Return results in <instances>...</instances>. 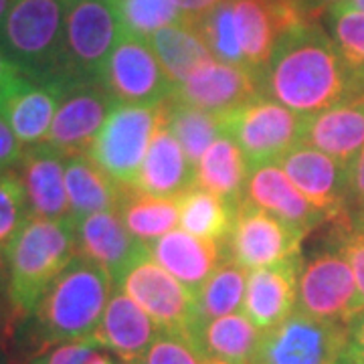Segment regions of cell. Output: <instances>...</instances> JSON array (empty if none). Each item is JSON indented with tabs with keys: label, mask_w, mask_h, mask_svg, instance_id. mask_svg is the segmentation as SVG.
Here are the masks:
<instances>
[{
	"label": "cell",
	"mask_w": 364,
	"mask_h": 364,
	"mask_svg": "<svg viewBox=\"0 0 364 364\" xmlns=\"http://www.w3.org/2000/svg\"><path fill=\"white\" fill-rule=\"evenodd\" d=\"M63 83L16 73L0 91V116L25 148L45 142L61 102Z\"/></svg>",
	"instance_id": "cell-15"
},
{
	"label": "cell",
	"mask_w": 364,
	"mask_h": 364,
	"mask_svg": "<svg viewBox=\"0 0 364 364\" xmlns=\"http://www.w3.org/2000/svg\"><path fill=\"white\" fill-rule=\"evenodd\" d=\"M150 47L156 53L160 65L164 67L172 85H181L200 65L213 59L207 43L191 23H178L160 28L150 39Z\"/></svg>",
	"instance_id": "cell-28"
},
{
	"label": "cell",
	"mask_w": 364,
	"mask_h": 364,
	"mask_svg": "<svg viewBox=\"0 0 364 364\" xmlns=\"http://www.w3.org/2000/svg\"><path fill=\"white\" fill-rule=\"evenodd\" d=\"M338 227L340 233L334 241V247L338 249L344 255V259L348 261L364 306V223L356 225V227L350 223L338 225Z\"/></svg>",
	"instance_id": "cell-40"
},
{
	"label": "cell",
	"mask_w": 364,
	"mask_h": 364,
	"mask_svg": "<svg viewBox=\"0 0 364 364\" xmlns=\"http://www.w3.org/2000/svg\"><path fill=\"white\" fill-rule=\"evenodd\" d=\"M122 33L150 39L160 28L184 23L174 0H112Z\"/></svg>",
	"instance_id": "cell-35"
},
{
	"label": "cell",
	"mask_w": 364,
	"mask_h": 364,
	"mask_svg": "<svg viewBox=\"0 0 364 364\" xmlns=\"http://www.w3.org/2000/svg\"><path fill=\"white\" fill-rule=\"evenodd\" d=\"M193 184H195V166L191 164L182 146L166 128L164 104H162V116L154 132V138L146 152L142 168L132 186L160 198H178Z\"/></svg>",
	"instance_id": "cell-23"
},
{
	"label": "cell",
	"mask_w": 364,
	"mask_h": 364,
	"mask_svg": "<svg viewBox=\"0 0 364 364\" xmlns=\"http://www.w3.org/2000/svg\"><path fill=\"white\" fill-rule=\"evenodd\" d=\"M346 336L348 324L296 312L273 330L263 332L251 364H338Z\"/></svg>",
	"instance_id": "cell-10"
},
{
	"label": "cell",
	"mask_w": 364,
	"mask_h": 364,
	"mask_svg": "<svg viewBox=\"0 0 364 364\" xmlns=\"http://www.w3.org/2000/svg\"><path fill=\"white\" fill-rule=\"evenodd\" d=\"M340 360L344 364H364V312L348 322L346 348Z\"/></svg>",
	"instance_id": "cell-43"
},
{
	"label": "cell",
	"mask_w": 364,
	"mask_h": 364,
	"mask_svg": "<svg viewBox=\"0 0 364 364\" xmlns=\"http://www.w3.org/2000/svg\"><path fill=\"white\" fill-rule=\"evenodd\" d=\"M11 4H13V0H0V21L6 16L9 9H11Z\"/></svg>",
	"instance_id": "cell-49"
},
{
	"label": "cell",
	"mask_w": 364,
	"mask_h": 364,
	"mask_svg": "<svg viewBox=\"0 0 364 364\" xmlns=\"http://www.w3.org/2000/svg\"><path fill=\"white\" fill-rule=\"evenodd\" d=\"M119 37L122 25L112 0H67L59 83L100 81Z\"/></svg>",
	"instance_id": "cell-5"
},
{
	"label": "cell",
	"mask_w": 364,
	"mask_h": 364,
	"mask_svg": "<svg viewBox=\"0 0 364 364\" xmlns=\"http://www.w3.org/2000/svg\"><path fill=\"white\" fill-rule=\"evenodd\" d=\"M178 225L182 231L225 243L233 229L237 207L205 188L191 186L178 198Z\"/></svg>",
	"instance_id": "cell-30"
},
{
	"label": "cell",
	"mask_w": 364,
	"mask_h": 364,
	"mask_svg": "<svg viewBox=\"0 0 364 364\" xmlns=\"http://www.w3.org/2000/svg\"><path fill=\"white\" fill-rule=\"evenodd\" d=\"M23 182L31 217L67 221L71 217L65 186V156L47 142L25 148L14 168Z\"/></svg>",
	"instance_id": "cell-18"
},
{
	"label": "cell",
	"mask_w": 364,
	"mask_h": 364,
	"mask_svg": "<svg viewBox=\"0 0 364 364\" xmlns=\"http://www.w3.org/2000/svg\"><path fill=\"white\" fill-rule=\"evenodd\" d=\"M162 116L160 105L116 104L95 136L90 158L119 184L132 186Z\"/></svg>",
	"instance_id": "cell-7"
},
{
	"label": "cell",
	"mask_w": 364,
	"mask_h": 364,
	"mask_svg": "<svg viewBox=\"0 0 364 364\" xmlns=\"http://www.w3.org/2000/svg\"><path fill=\"white\" fill-rule=\"evenodd\" d=\"M16 316L11 301V282H9V261L6 253L0 249V338L13 340Z\"/></svg>",
	"instance_id": "cell-41"
},
{
	"label": "cell",
	"mask_w": 364,
	"mask_h": 364,
	"mask_svg": "<svg viewBox=\"0 0 364 364\" xmlns=\"http://www.w3.org/2000/svg\"><path fill=\"white\" fill-rule=\"evenodd\" d=\"M299 272V257L249 272L243 314L261 332H269L298 312Z\"/></svg>",
	"instance_id": "cell-19"
},
{
	"label": "cell",
	"mask_w": 364,
	"mask_h": 364,
	"mask_svg": "<svg viewBox=\"0 0 364 364\" xmlns=\"http://www.w3.org/2000/svg\"><path fill=\"white\" fill-rule=\"evenodd\" d=\"M164 122L193 166H196L210 144L223 136L221 116L181 104L172 97L164 102Z\"/></svg>",
	"instance_id": "cell-33"
},
{
	"label": "cell",
	"mask_w": 364,
	"mask_h": 364,
	"mask_svg": "<svg viewBox=\"0 0 364 364\" xmlns=\"http://www.w3.org/2000/svg\"><path fill=\"white\" fill-rule=\"evenodd\" d=\"M249 172L251 166L239 144L231 136L223 134L196 162L195 186L205 188L239 207L243 200Z\"/></svg>",
	"instance_id": "cell-27"
},
{
	"label": "cell",
	"mask_w": 364,
	"mask_h": 364,
	"mask_svg": "<svg viewBox=\"0 0 364 364\" xmlns=\"http://www.w3.org/2000/svg\"><path fill=\"white\" fill-rule=\"evenodd\" d=\"M116 287L152 318L160 332L186 334L195 318V296L164 267H160L150 251L132 263Z\"/></svg>",
	"instance_id": "cell-12"
},
{
	"label": "cell",
	"mask_w": 364,
	"mask_h": 364,
	"mask_svg": "<svg viewBox=\"0 0 364 364\" xmlns=\"http://www.w3.org/2000/svg\"><path fill=\"white\" fill-rule=\"evenodd\" d=\"M338 364H344V363H342V360H340V363Z\"/></svg>",
	"instance_id": "cell-54"
},
{
	"label": "cell",
	"mask_w": 364,
	"mask_h": 364,
	"mask_svg": "<svg viewBox=\"0 0 364 364\" xmlns=\"http://www.w3.org/2000/svg\"><path fill=\"white\" fill-rule=\"evenodd\" d=\"M348 195L356 205L364 207V148L348 164Z\"/></svg>",
	"instance_id": "cell-44"
},
{
	"label": "cell",
	"mask_w": 364,
	"mask_h": 364,
	"mask_svg": "<svg viewBox=\"0 0 364 364\" xmlns=\"http://www.w3.org/2000/svg\"><path fill=\"white\" fill-rule=\"evenodd\" d=\"M31 219L23 182L14 170L0 172V249L6 251L21 231V227Z\"/></svg>",
	"instance_id": "cell-37"
},
{
	"label": "cell",
	"mask_w": 364,
	"mask_h": 364,
	"mask_svg": "<svg viewBox=\"0 0 364 364\" xmlns=\"http://www.w3.org/2000/svg\"><path fill=\"white\" fill-rule=\"evenodd\" d=\"M112 291V277L75 255L39 306L16 324L11 340L13 350L31 360L61 344L93 340Z\"/></svg>",
	"instance_id": "cell-2"
},
{
	"label": "cell",
	"mask_w": 364,
	"mask_h": 364,
	"mask_svg": "<svg viewBox=\"0 0 364 364\" xmlns=\"http://www.w3.org/2000/svg\"><path fill=\"white\" fill-rule=\"evenodd\" d=\"M158 334L160 330L152 318L119 287H114L93 342L114 352L119 360H142Z\"/></svg>",
	"instance_id": "cell-22"
},
{
	"label": "cell",
	"mask_w": 364,
	"mask_h": 364,
	"mask_svg": "<svg viewBox=\"0 0 364 364\" xmlns=\"http://www.w3.org/2000/svg\"><path fill=\"white\" fill-rule=\"evenodd\" d=\"M23 154H25V146L16 140L6 119L0 116V172L16 168Z\"/></svg>",
	"instance_id": "cell-42"
},
{
	"label": "cell",
	"mask_w": 364,
	"mask_h": 364,
	"mask_svg": "<svg viewBox=\"0 0 364 364\" xmlns=\"http://www.w3.org/2000/svg\"><path fill=\"white\" fill-rule=\"evenodd\" d=\"M65 186L73 221L104 210H117L124 191L90 154L65 158Z\"/></svg>",
	"instance_id": "cell-26"
},
{
	"label": "cell",
	"mask_w": 364,
	"mask_h": 364,
	"mask_svg": "<svg viewBox=\"0 0 364 364\" xmlns=\"http://www.w3.org/2000/svg\"><path fill=\"white\" fill-rule=\"evenodd\" d=\"M247 275V269L239 267L235 261H223L195 296L193 322H203V320H213V318H223L229 314L243 312Z\"/></svg>",
	"instance_id": "cell-32"
},
{
	"label": "cell",
	"mask_w": 364,
	"mask_h": 364,
	"mask_svg": "<svg viewBox=\"0 0 364 364\" xmlns=\"http://www.w3.org/2000/svg\"><path fill=\"white\" fill-rule=\"evenodd\" d=\"M11 342L4 338H0V364H13V354L9 350Z\"/></svg>",
	"instance_id": "cell-48"
},
{
	"label": "cell",
	"mask_w": 364,
	"mask_h": 364,
	"mask_svg": "<svg viewBox=\"0 0 364 364\" xmlns=\"http://www.w3.org/2000/svg\"><path fill=\"white\" fill-rule=\"evenodd\" d=\"M330 18L332 41L358 85L364 87V13L330 9Z\"/></svg>",
	"instance_id": "cell-36"
},
{
	"label": "cell",
	"mask_w": 364,
	"mask_h": 364,
	"mask_svg": "<svg viewBox=\"0 0 364 364\" xmlns=\"http://www.w3.org/2000/svg\"><path fill=\"white\" fill-rule=\"evenodd\" d=\"M221 2L223 0H174V4L178 6V11L184 16V21L191 25H196L208 11H213Z\"/></svg>",
	"instance_id": "cell-45"
},
{
	"label": "cell",
	"mask_w": 364,
	"mask_h": 364,
	"mask_svg": "<svg viewBox=\"0 0 364 364\" xmlns=\"http://www.w3.org/2000/svg\"><path fill=\"white\" fill-rule=\"evenodd\" d=\"M196 350L205 358L231 364H251L263 332L243 312L193 322L186 330Z\"/></svg>",
	"instance_id": "cell-25"
},
{
	"label": "cell",
	"mask_w": 364,
	"mask_h": 364,
	"mask_svg": "<svg viewBox=\"0 0 364 364\" xmlns=\"http://www.w3.org/2000/svg\"><path fill=\"white\" fill-rule=\"evenodd\" d=\"M279 166L324 221L348 225V166L326 152L298 144Z\"/></svg>",
	"instance_id": "cell-13"
},
{
	"label": "cell",
	"mask_w": 364,
	"mask_h": 364,
	"mask_svg": "<svg viewBox=\"0 0 364 364\" xmlns=\"http://www.w3.org/2000/svg\"><path fill=\"white\" fill-rule=\"evenodd\" d=\"M26 364H119V358L97 342L85 340L55 346L51 350L26 360Z\"/></svg>",
	"instance_id": "cell-38"
},
{
	"label": "cell",
	"mask_w": 364,
	"mask_h": 364,
	"mask_svg": "<svg viewBox=\"0 0 364 364\" xmlns=\"http://www.w3.org/2000/svg\"><path fill=\"white\" fill-rule=\"evenodd\" d=\"M205 364H231V363H223V360H213V358H205Z\"/></svg>",
	"instance_id": "cell-51"
},
{
	"label": "cell",
	"mask_w": 364,
	"mask_h": 364,
	"mask_svg": "<svg viewBox=\"0 0 364 364\" xmlns=\"http://www.w3.org/2000/svg\"><path fill=\"white\" fill-rule=\"evenodd\" d=\"M243 198L304 233H310L316 225L324 223V217L304 198L279 164L251 168Z\"/></svg>",
	"instance_id": "cell-24"
},
{
	"label": "cell",
	"mask_w": 364,
	"mask_h": 364,
	"mask_svg": "<svg viewBox=\"0 0 364 364\" xmlns=\"http://www.w3.org/2000/svg\"><path fill=\"white\" fill-rule=\"evenodd\" d=\"M195 26L200 33L203 41L207 43L213 59L227 63V65L245 67L237 21H235L233 0H223L221 4H217L213 11H208Z\"/></svg>",
	"instance_id": "cell-34"
},
{
	"label": "cell",
	"mask_w": 364,
	"mask_h": 364,
	"mask_svg": "<svg viewBox=\"0 0 364 364\" xmlns=\"http://www.w3.org/2000/svg\"><path fill=\"white\" fill-rule=\"evenodd\" d=\"M18 73V69L9 61V57L4 53L0 51V91L4 90V85L11 81Z\"/></svg>",
	"instance_id": "cell-46"
},
{
	"label": "cell",
	"mask_w": 364,
	"mask_h": 364,
	"mask_svg": "<svg viewBox=\"0 0 364 364\" xmlns=\"http://www.w3.org/2000/svg\"><path fill=\"white\" fill-rule=\"evenodd\" d=\"M301 144L314 146L348 166L364 148V90L316 116L304 117Z\"/></svg>",
	"instance_id": "cell-20"
},
{
	"label": "cell",
	"mask_w": 364,
	"mask_h": 364,
	"mask_svg": "<svg viewBox=\"0 0 364 364\" xmlns=\"http://www.w3.org/2000/svg\"><path fill=\"white\" fill-rule=\"evenodd\" d=\"M318 2H320L322 6H328V4H332V6H334V4H340V2H344V0H318Z\"/></svg>",
	"instance_id": "cell-50"
},
{
	"label": "cell",
	"mask_w": 364,
	"mask_h": 364,
	"mask_svg": "<svg viewBox=\"0 0 364 364\" xmlns=\"http://www.w3.org/2000/svg\"><path fill=\"white\" fill-rule=\"evenodd\" d=\"M119 364H142L140 360H119Z\"/></svg>",
	"instance_id": "cell-52"
},
{
	"label": "cell",
	"mask_w": 364,
	"mask_h": 364,
	"mask_svg": "<svg viewBox=\"0 0 364 364\" xmlns=\"http://www.w3.org/2000/svg\"><path fill=\"white\" fill-rule=\"evenodd\" d=\"M100 81L116 104L126 105H160L174 91L150 43L126 33L109 53Z\"/></svg>",
	"instance_id": "cell-11"
},
{
	"label": "cell",
	"mask_w": 364,
	"mask_h": 364,
	"mask_svg": "<svg viewBox=\"0 0 364 364\" xmlns=\"http://www.w3.org/2000/svg\"><path fill=\"white\" fill-rule=\"evenodd\" d=\"M152 259L176 277L193 296L205 286L227 253L225 243L208 241L182 229H174L148 245Z\"/></svg>",
	"instance_id": "cell-21"
},
{
	"label": "cell",
	"mask_w": 364,
	"mask_h": 364,
	"mask_svg": "<svg viewBox=\"0 0 364 364\" xmlns=\"http://www.w3.org/2000/svg\"><path fill=\"white\" fill-rule=\"evenodd\" d=\"M235 21L241 41L245 67L261 77L279 39L273 14L263 0H233Z\"/></svg>",
	"instance_id": "cell-31"
},
{
	"label": "cell",
	"mask_w": 364,
	"mask_h": 364,
	"mask_svg": "<svg viewBox=\"0 0 364 364\" xmlns=\"http://www.w3.org/2000/svg\"><path fill=\"white\" fill-rule=\"evenodd\" d=\"M142 364H205V356L196 350L186 334L160 332L142 356Z\"/></svg>",
	"instance_id": "cell-39"
},
{
	"label": "cell",
	"mask_w": 364,
	"mask_h": 364,
	"mask_svg": "<svg viewBox=\"0 0 364 364\" xmlns=\"http://www.w3.org/2000/svg\"><path fill=\"white\" fill-rule=\"evenodd\" d=\"M67 0H13L0 21V51L28 77L59 81Z\"/></svg>",
	"instance_id": "cell-4"
},
{
	"label": "cell",
	"mask_w": 364,
	"mask_h": 364,
	"mask_svg": "<svg viewBox=\"0 0 364 364\" xmlns=\"http://www.w3.org/2000/svg\"><path fill=\"white\" fill-rule=\"evenodd\" d=\"M4 253L9 261L11 301L18 324L39 306L53 282L75 259V221L31 217Z\"/></svg>",
	"instance_id": "cell-3"
},
{
	"label": "cell",
	"mask_w": 364,
	"mask_h": 364,
	"mask_svg": "<svg viewBox=\"0 0 364 364\" xmlns=\"http://www.w3.org/2000/svg\"><path fill=\"white\" fill-rule=\"evenodd\" d=\"M223 134L231 136L249 166L279 164L289 150L301 144L304 117L267 95L221 116Z\"/></svg>",
	"instance_id": "cell-6"
},
{
	"label": "cell",
	"mask_w": 364,
	"mask_h": 364,
	"mask_svg": "<svg viewBox=\"0 0 364 364\" xmlns=\"http://www.w3.org/2000/svg\"><path fill=\"white\" fill-rule=\"evenodd\" d=\"M308 233L299 231L275 215L241 200L225 249L239 267L255 272L299 257L301 241Z\"/></svg>",
	"instance_id": "cell-9"
},
{
	"label": "cell",
	"mask_w": 364,
	"mask_h": 364,
	"mask_svg": "<svg viewBox=\"0 0 364 364\" xmlns=\"http://www.w3.org/2000/svg\"><path fill=\"white\" fill-rule=\"evenodd\" d=\"M114 105V97L100 81L65 83L45 142L65 158L87 154Z\"/></svg>",
	"instance_id": "cell-14"
},
{
	"label": "cell",
	"mask_w": 364,
	"mask_h": 364,
	"mask_svg": "<svg viewBox=\"0 0 364 364\" xmlns=\"http://www.w3.org/2000/svg\"><path fill=\"white\" fill-rule=\"evenodd\" d=\"M298 312L340 324H348L364 312L354 273L336 247L326 249L301 265Z\"/></svg>",
	"instance_id": "cell-8"
},
{
	"label": "cell",
	"mask_w": 364,
	"mask_h": 364,
	"mask_svg": "<svg viewBox=\"0 0 364 364\" xmlns=\"http://www.w3.org/2000/svg\"><path fill=\"white\" fill-rule=\"evenodd\" d=\"M263 95L259 77L245 67L210 59L172 91V100L223 116Z\"/></svg>",
	"instance_id": "cell-16"
},
{
	"label": "cell",
	"mask_w": 364,
	"mask_h": 364,
	"mask_svg": "<svg viewBox=\"0 0 364 364\" xmlns=\"http://www.w3.org/2000/svg\"><path fill=\"white\" fill-rule=\"evenodd\" d=\"M259 83L263 95L301 117L316 116L364 90L320 23L282 33Z\"/></svg>",
	"instance_id": "cell-1"
},
{
	"label": "cell",
	"mask_w": 364,
	"mask_h": 364,
	"mask_svg": "<svg viewBox=\"0 0 364 364\" xmlns=\"http://www.w3.org/2000/svg\"><path fill=\"white\" fill-rule=\"evenodd\" d=\"M334 11H354V13H364V0H344L340 4L330 6Z\"/></svg>",
	"instance_id": "cell-47"
},
{
	"label": "cell",
	"mask_w": 364,
	"mask_h": 364,
	"mask_svg": "<svg viewBox=\"0 0 364 364\" xmlns=\"http://www.w3.org/2000/svg\"><path fill=\"white\" fill-rule=\"evenodd\" d=\"M75 249L79 257L102 267L116 287L132 263L148 251V245L126 229L117 210H104L75 221Z\"/></svg>",
	"instance_id": "cell-17"
},
{
	"label": "cell",
	"mask_w": 364,
	"mask_h": 364,
	"mask_svg": "<svg viewBox=\"0 0 364 364\" xmlns=\"http://www.w3.org/2000/svg\"><path fill=\"white\" fill-rule=\"evenodd\" d=\"M263 2H277V0H263Z\"/></svg>",
	"instance_id": "cell-53"
},
{
	"label": "cell",
	"mask_w": 364,
	"mask_h": 364,
	"mask_svg": "<svg viewBox=\"0 0 364 364\" xmlns=\"http://www.w3.org/2000/svg\"><path fill=\"white\" fill-rule=\"evenodd\" d=\"M117 213L126 229L144 245L154 243L178 225L176 198L152 196L134 186H124Z\"/></svg>",
	"instance_id": "cell-29"
}]
</instances>
